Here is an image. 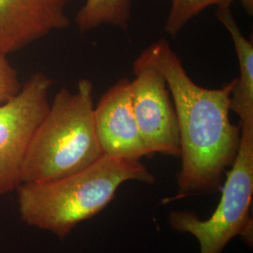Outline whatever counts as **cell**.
I'll use <instances>...</instances> for the list:
<instances>
[{
    "instance_id": "obj_1",
    "label": "cell",
    "mask_w": 253,
    "mask_h": 253,
    "mask_svg": "<svg viewBox=\"0 0 253 253\" xmlns=\"http://www.w3.org/2000/svg\"><path fill=\"white\" fill-rule=\"evenodd\" d=\"M142 53L166 79L179 130L181 167L176 175L177 191L163 199V204L216 193L220 190L240 144V126L230 118L235 79L219 88L197 84L165 39L154 42Z\"/></svg>"
},
{
    "instance_id": "obj_2",
    "label": "cell",
    "mask_w": 253,
    "mask_h": 253,
    "mask_svg": "<svg viewBox=\"0 0 253 253\" xmlns=\"http://www.w3.org/2000/svg\"><path fill=\"white\" fill-rule=\"evenodd\" d=\"M151 185L156 176L141 161L103 155L86 168L56 180L22 183L17 190L22 220L63 240L103 211L126 182Z\"/></svg>"
},
{
    "instance_id": "obj_3",
    "label": "cell",
    "mask_w": 253,
    "mask_h": 253,
    "mask_svg": "<svg viewBox=\"0 0 253 253\" xmlns=\"http://www.w3.org/2000/svg\"><path fill=\"white\" fill-rule=\"evenodd\" d=\"M103 152L94 124V85L86 78L61 88L28 146L22 183H43L79 172Z\"/></svg>"
},
{
    "instance_id": "obj_4",
    "label": "cell",
    "mask_w": 253,
    "mask_h": 253,
    "mask_svg": "<svg viewBox=\"0 0 253 253\" xmlns=\"http://www.w3.org/2000/svg\"><path fill=\"white\" fill-rule=\"evenodd\" d=\"M240 144L235 161L225 172L221 197L215 211L205 219L191 210L169 213L172 231L192 235L200 253H222L236 236L253 246V120L239 123Z\"/></svg>"
},
{
    "instance_id": "obj_5",
    "label": "cell",
    "mask_w": 253,
    "mask_h": 253,
    "mask_svg": "<svg viewBox=\"0 0 253 253\" xmlns=\"http://www.w3.org/2000/svg\"><path fill=\"white\" fill-rule=\"evenodd\" d=\"M53 81L35 73L18 93L0 104V195L22 184V169L28 146L50 106Z\"/></svg>"
},
{
    "instance_id": "obj_6",
    "label": "cell",
    "mask_w": 253,
    "mask_h": 253,
    "mask_svg": "<svg viewBox=\"0 0 253 253\" xmlns=\"http://www.w3.org/2000/svg\"><path fill=\"white\" fill-rule=\"evenodd\" d=\"M132 73V107L148 152L179 158L176 113L164 75L143 53L136 57Z\"/></svg>"
},
{
    "instance_id": "obj_7",
    "label": "cell",
    "mask_w": 253,
    "mask_h": 253,
    "mask_svg": "<svg viewBox=\"0 0 253 253\" xmlns=\"http://www.w3.org/2000/svg\"><path fill=\"white\" fill-rule=\"evenodd\" d=\"M94 124L103 155L141 161L151 157L137 124L130 80L119 79L94 106Z\"/></svg>"
},
{
    "instance_id": "obj_8",
    "label": "cell",
    "mask_w": 253,
    "mask_h": 253,
    "mask_svg": "<svg viewBox=\"0 0 253 253\" xmlns=\"http://www.w3.org/2000/svg\"><path fill=\"white\" fill-rule=\"evenodd\" d=\"M72 0H0V53L17 52L70 26Z\"/></svg>"
},
{
    "instance_id": "obj_9",
    "label": "cell",
    "mask_w": 253,
    "mask_h": 253,
    "mask_svg": "<svg viewBox=\"0 0 253 253\" xmlns=\"http://www.w3.org/2000/svg\"><path fill=\"white\" fill-rule=\"evenodd\" d=\"M216 16L232 38L238 60L239 76L230 101V110L235 112L240 122L253 120V43L241 32L231 11V4L217 6Z\"/></svg>"
},
{
    "instance_id": "obj_10",
    "label": "cell",
    "mask_w": 253,
    "mask_h": 253,
    "mask_svg": "<svg viewBox=\"0 0 253 253\" xmlns=\"http://www.w3.org/2000/svg\"><path fill=\"white\" fill-rule=\"evenodd\" d=\"M132 15V0H85L76 15L82 33L109 25L126 31Z\"/></svg>"
},
{
    "instance_id": "obj_11",
    "label": "cell",
    "mask_w": 253,
    "mask_h": 253,
    "mask_svg": "<svg viewBox=\"0 0 253 253\" xmlns=\"http://www.w3.org/2000/svg\"><path fill=\"white\" fill-rule=\"evenodd\" d=\"M235 0H171V8L164 25L167 35L174 39L187 24L210 6L232 4Z\"/></svg>"
},
{
    "instance_id": "obj_12",
    "label": "cell",
    "mask_w": 253,
    "mask_h": 253,
    "mask_svg": "<svg viewBox=\"0 0 253 253\" xmlns=\"http://www.w3.org/2000/svg\"><path fill=\"white\" fill-rule=\"evenodd\" d=\"M22 87L18 73L7 54L0 53V104L13 98Z\"/></svg>"
},
{
    "instance_id": "obj_13",
    "label": "cell",
    "mask_w": 253,
    "mask_h": 253,
    "mask_svg": "<svg viewBox=\"0 0 253 253\" xmlns=\"http://www.w3.org/2000/svg\"><path fill=\"white\" fill-rule=\"evenodd\" d=\"M240 2L246 9L247 13L252 16L253 14V0H240Z\"/></svg>"
}]
</instances>
